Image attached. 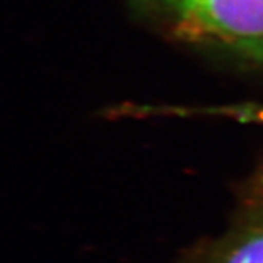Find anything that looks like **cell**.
Masks as SVG:
<instances>
[{
    "label": "cell",
    "mask_w": 263,
    "mask_h": 263,
    "mask_svg": "<svg viewBox=\"0 0 263 263\" xmlns=\"http://www.w3.org/2000/svg\"><path fill=\"white\" fill-rule=\"evenodd\" d=\"M189 40L263 65V0H141Z\"/></svg>",
    "instance_id": "cell-1"
},
{
    "label": "cell",
    "mask_w": 263,
    "mask_h": 263,
    "mask_svg": "<svg viewBox=\"0 0 263 263\" xmlns=\"http://www.w3.org/2000/svg\"><path fill=\"white\" fill-rule=\"evenodd\" d=\"M183 263H263V164L237 190L226 234L196 247Z\"/></svg>",
    "instance_id": "cell-2"
}]
</instances>
